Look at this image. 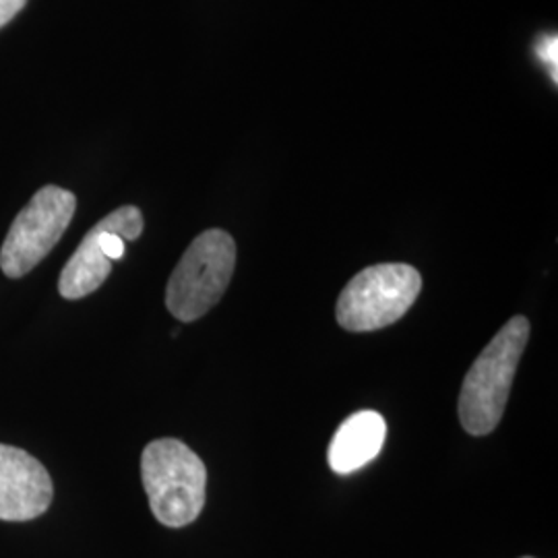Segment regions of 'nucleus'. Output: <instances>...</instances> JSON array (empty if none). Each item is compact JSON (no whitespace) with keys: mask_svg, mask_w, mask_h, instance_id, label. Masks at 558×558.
Returning <instances> with one entry per match:
<instances>
[{"mask_svg":"<svg viewBox=\"0 0 558 558\" xmlns=\"http://www.w3.org/2000/svg\"><path fill=\"white\" fill-rule=\"evenodd\" d=\"M530 331V320L521 315L507 320L468 371L458 403L459 422L468 435L486 437L499 426Z\"/></svg>","mask_w":558,"mask_h":558,"instance_id":"nucleus-1","label":"nucleus"},{"mask_svg":"<svg viewBox=\"0 0 558 558\" xmlns=\"http://www.w3.org/2000/svg\"><path fill=\"white\" fill-rule=\"evenodd\" d=\"M141 480L154 518L179 530L199 518L205 507L207 468L179 439L151 440L141 456Z\"/></svg>","mask_w":558,"mask_h":558,"instance_id":"nucleus-2","label":"nucleus"},{"mask_svg":"<svg viewBox=\"0 0 558 558\" xmlns=\"http://www.w3.org/2000/svg\"><path fill=\"white\" fill-rule=\"evenodd\" d=\"M236 269V242L223 230H205L184 251L168 279L166 306L182 323L205 317L226 294Z\"/></svg>","mask_w":558,"mask_h":558,"instance_id":"nucleus-3","label":"nucleus"},{"mask_svg":"<svg viewBox=\"0 0 558 558\" xmlns=\"http://www.w3.org/2000/svg\"><path fill=\"white\" fill-rule=\"evenodd\" d=\"M422 276L405 263H379L362 269L339 294L336 319L352 333L385 329L414 306Z\"/></svg>","mask_w":558,"mask_h":558,"instance_id":"nucleus-4","label":"nucleus"},{"mask_svg":"<svg viewBox=\"0 0 558 558\" xmlns=\"http://www.w3.org/2000/svg\"><path fill=\"white\" fill-rule=\"evenodd\" d=\"M77 197L54 184L40 189L21 209L0 248V269L7 278H23L59 244L75 216Z\"/></svg>","mask_w":558,"mask_h":558,"instance_id":"nucleus-5","label":"nucleus"},{"mask_svg":"<svg viewBox=\"0 0 558 558\" xmlns=\"http://www.w3.org/2000/svg\"><path fill=\"white\" fill-rule=\"evenodd\" d=\"M143 214L135 205L119 207L98 221L62 267L60 296L80 300L100 290L101 283L112 274L114 260L124 257L126 242H133L143 234Z\"/></svg>","mask_w":558,"mask_h":558,"instance_id":"nucleus-6","label":"nucleus"},{"mask_svg":"<svg viewBox=\"0 0 558 558\" xmlns=\"http://www.w3.org/2000/svg\"><path fill=\"white\" fill-rule=\"evenodd\" d=\"M54 497L48 470L27 451L0 445V521H32Z\"/></svg>","mask_w":558,"mask_h":558,"instance_id":"nucleus-7","label":"nucleus"},{"mask_svg":"<svg viewBox=\"0 0 558 558\" xmlns=\"http://www.w3.org/2000/svg\"><path fill=\"white\" fill-rule=\"evenodd\" d=\"M387 439V422L375 410H362L339 424L329 442V468L348 476L377 458Z\"/></svg>","mask_w":558,"mask_h":558,"instance_id":"nucleus-8","label":"nucleus"},{"mask_svg":"<svg viewBox=\"0 0 558 558\" xmlns=\"http://www.w3.org/2000/svg\"><path fill=\"white\" fill-rule=\"evenodd\" d=\"M536 52H538L542 62L553 71V80L557 83V64H558V40L557 34H546L539 38L536 44Z\"/></svg>","mask_w":558,"mask_h":558,"instance_id":"nucleus-9","label":"nucleus"},{"mask_svg":"<svg viewBox=\"0 0 558 558\" xmlns=\"http://www.w3.org/2000/svg\"><path fill=\"white\" fill-rule=\"evenodd\" d=\"M25 4H27V0H0V27H4L9 21L15 20Z\"/></svg>","mask_w":558,"mask_h":558,"instance_id":"nucleus-10","label":"nucleus"},{"mask_svg":"<svg viewBox=\"0 0 558 558\" xmlns=\"http://www.w3.org/2000/svg\"><path fill=\"white\" fill-rule=\"evenodd\" d=\"M523 558H534V557H523Z\"/></svg>","mask_w":558,"mask_h":558,"instance_id":"nucleus-11","label":"nucleus"}]
</instances>
